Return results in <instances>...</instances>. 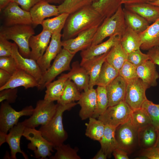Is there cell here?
I'll use <instances>...</instances> for the list:
<instances>
[{"label":"cell","instance_id":"cell-1","mask_svg":"<svg viewBox=\"0 0 159 159\" xmlns=\"http://www.w3.org/2000/svg\"><path fill=\"white\" fill-rule=\"evenodd\" d=\"M105 18L92 4L69 14L63 28L62 40L74 38L84 31L99 26Z\"/></svg>","mask_w":159,"mask_h":159},{"label":"cell","instance_id":"cell-2","mask_svg":"<svg viewBox=\"0 0 159 159\" xmlns=\"http://www.w3.org/2000/svg\"><path fill=\"white\" fill-rule=\"evenodd\" d=\"M57 104V110L53 118L47 124L41 125L39 129L44 137L52 144L54 148L63 143L68 137L63 127V113L77 104L74 102L64 105Z\"/></svg>","mask_w":159,"mask_h":159},{"label":"cell","instance_id":"cell-3","mask_svg":"<svg viewBox=\"0 0 159 159\" xmlns=\"http://www.w3.org/2000/svg\"><path fill=\"white\" fill-rule=\"evenodd\" d=\"M34 34V30L31 25L17 24L10 26L2 25L0 28V36L14 41L17 45L21 54L25 58L30 57L31 49L29 41Z\"/></svg>","mask_w":159,"mask_h":159},{"label":"cell","instance_id":"cell-4","mask_svg":"<svg viewBox=\"0 0 159 159\" xmlns=\"http://www.w3.org/2000/svg\"><path fill=\"white\" fill-rule=\"evenodd\" d=\"M126 27L123 9L121 5L112 15L105 18L99 26L91 45L100 44L108 37L115 35L121 37Z\"/></svg>","mask_w":159,"mask_h":159},{"label":"cell","instance_id":"cell-5","mask_svg":"<svg viewBox=\"0 0 159 159\" xmlns=\"http://www.w3.org/2000/svg\"><path fill=\"white\" fill-rule=\"evenodd\" d=\"M75 54H72L63 48L57 55L49 67L42 74L39 82V90H42L46 86L62 72L70 70V64Z\"/></svg>","mask_w":159,"mask_h":159},{"label":"cell","instance_id":"cell-6","mask_svg":"<svg viewBox=\"0 0 159 159\" xmlns=\"http://www.w3.org/2000/svg\"><path fill=\"white\" fill-rule=\"evenodd\" d=\"M57 104L44 99L39 100L36 103L32 115L22 122L26 127L35 128L45 125L53 118L57 110Z\"/></svg>","mask_w":159,"mask_h":159},{"label":"cell","instance_id":"cell-7","mask_svg":"<svg viewBox=\"0 0 159 159\" xmlns=\"http://www.w3.org/2000/svg\"><path fill=\"white\" fill-rule=\"evenodd\" d=\"M23 136L30 141L27 145V148L33 151L35 158L44 159L52 156L54 147L44 137L39 130L26 127Z\"/></svg>","mask_w":159,"mask_h":159},{"label":"cell","instance_id":"cell-8","mask_svg":"<svg viewBox=\"0 0 159 159\" xmlns=\"http://www.w3.org/2000/svg\"><path fill=\"white\" fill-rule=\"evenodd\" d=\"M138 129L134 126L130 119L115 129V136L118 148L128 154L133 152L138 146Z\"/></svg>","mask_w":159,"mask_h":159},{"label":"cell","instance_id":"cell-9","mask_svg":"<svg viewBox=\"0 0 159 159\" xmlns=\"http://www.w3.org/2000/svg\"><path fill=\"white\" fill-rule=\"evenodd\" d=\"M132 111L129 106L124 101L115 105L109 107L98 119L105 125L116 128L130 119Z\"/></svg>","mask_w":159,"mask_h":159},{"label":"cell","instance_id":"cell-10","mask_svg":"<svg viewBox=\"0 0 159 159\" xmlns=\"http://www.w3.org/2000/svg\"><path fill=\"white\" fill-rule=\"evenodd\" d=\"M34 110L33 107L30 105L18 111L14 109L6 101L1 102L0 109V131L7 134L8 131L17 124L20 117L24 116H30Z\"/></svg>","mask_w":159,"mask_h":159},{"label":"cell","instance_id":"cell-11","mask_svg":"<svg viewBox=\"0 0 159 159\" xmlns=\"http://www.w3.org/2000/svg\"><path fill=\"white\" fill-rule=\"evenodd\" d=\"M19 6L15 2H11L0 11L1 18L3 23L2 25L5 26L17 24L32 25L29 11L24 10Z\"/></svg>","mask_w":159,"mask_h":159},{"label":"cell","instance_id":"cell-12","mask_svg":"<svg viewBox=\"0 0 159 159\" xmlns=\"http://www.w3.org/2000/svg\"><path fill=\"white\" fill-rule=\"evenodd\" d=\"M150 87L139 78L127 82L125 102L133 110L140 108L147 99L146 91Z\"/></svg>","mask_w":159,"mask_h":159},{"label":"cell","instance_id":"cell-13","mask_svg":"<svg viewBox=\"0 0 159 159\" xmlns=\"http://www.w3.org/2000/svg\"><path fill=\"white\" fill-rule=\"evenodd\" d=\"M98 27H93L84 31L74 38L62 40L63 48L74 54L79 51L85 49L92 45Z\"/></svg>","mask_w":159,"mask_h":159},{"label":"cell","instance_id":"cell-14","mask_svg":"<svg viewBox=\"0 0 159 159\" xmlns=\"http://www.w3.org/2000/svg\"><path fill=\"white\" fill-rule=\"evenodd\" d=\"M61 32L52 35L49 45L43 55L37 61L42 74L50 66L52 61L54 59L62 49Z\"/></svg>","mask_w":159,"mask_h":159},{"label":"cell","instance_id":"cell-15","mask_svg":"<svg viewBox=\"0 0 159 159\" xmlns=\"http://www.w3.org/2000/svg\"><path fill=\"white\" fill-rule=\"evenodd\" d=\"M32 25L36 26L41 24L44 19L60 14L57 6L42 0L37 3L29 11Z\"/></svg>","mask_w":159,"mask_h":159},{"label":"cell","instance_id":"cell-16","mask_svg":"<svg viewBox=\"0 0 159 159\" xmlns=\"http://www.w3.org/2000/svg\"><path fill=\"white\" fill-rule=\"evenodd\" d=\"M127 82L119 75L106 87L108 107L125 101Z\"/></svg>","mask_w":159,"mask_h":159},{"label":"cell","instance_id":"cell-17","mask_svg":"<svg viewBox=\"0 0 159 159\" xmlns=\"http://www.w3.org/2000/svg\"><path fill=\"white\" fill-rule=\"evenodd\" d=\"M12 56L15 59L19 69L29 74L39 82L42 78V72L37 61L22 56L19 52L17 45L14 42L12 47Z\"/></svg>","mask_w":159,"mask_h":159},{"label":"cell","instance_id":"cell-18","mask_svg":"<svg viewBox=\"0 0 159 159\" xmlns=\"http://www.w3.org/2000/svg\"><path fill=\"white\" fill-rule=\"evenodd\" d=\"M52 34L49 31L43 29L38 34L32 36L29 41L31 49L29 58L36 61L44 54L49 44Z\"/></svg>","mask_w":159,"mask_h":159},{"label":"cell","instance_id":"cell-19","mask_svg":"<svg viewBox=\"0 0 159 159\" xmlns=\"http://www.w3.org/2000/svg\"><path fill=\"white\" fill-rule=\"evenodd\" d=\"M77 104L81 109L79 116L82 120L92 117L95 110L97 104V93L96 89L89 88L81 94Z\"/></svg>","mask_w":159,"mask_h":159},{"label":"cell","instance_id":"cell-20","mask_svg":"<svg viewBox=\"0 0 159 159\" xmlns=\"http://www.w3.org/2000/svg\"><path fill=\"white\" fill-rule=\"evenodd\" d=\"M39 85L38 81L26 71L19 69L12 75L9 82L0 87V91L8 88H16L23 87L25 89L36 87Z\"/></svg>","mask_w":159,"mask_h":159},{"label":"cell","instance_id":"cell-21","mask_svg":"<svg viewBox=\"0 0 159 159\" xmlns=\"http://www.w3.org/2000/svg\"><path fill=\"white\" fill-rule=\"evenodd\" d=\"M26 127L22 122H18L11 129L7 134L6 142L8 144L11 150V159H16V154L19 153L25 159L28 158V156L21 150L20 148V139Z\"/></svg>","mask_w":159,"mask_h":159},{"label":"cell","instance_id":"cell-22","mask_svg":"<svg viewBox=\"0 0 159 159\" xmlns=\"http://www.w3.org/2000/svg\"><path fill=\"white\" fill-rule=\"evenodd\" d=\"M121 37L115 35L106 41L95 45H91L81 51L82 60H86L97 57L108 52L115 45L120 42Z\"/></svg>","mask_w":159,"mask_h":159},{"label":"cell","instance_id":"cell-23","mask_svg":"<svg viewBox=\"0 0 159 159\" xmlns=\"http://www.w3.org/2000/svg\"><path fill=\"white\" fill-rule=\"evenodd\" d=\"M124 8L138 14L149 23H153L159 19V6L148 2L124 5Z\"/></svg>","mask_w":159,"mask_h":159},{"label":"cell","instance_id":"cell-24","mask_svg":"<svg viewBox=\"0 0 159 159\" xmlns=\"http://www.w3.org/2000/svg\"><path fill=\"white\" fill-rule=\"evenodd\" d=\"M108 52L102 55L86 60H81V66L86 70L90 77L89 88H93Z\"/></svg>","mask_w":159,"mask_h":159},{"label":"cell","instance_id":"cell-25","mask_svg":"<svg viewBox=\"0 0 159 159\" xmlns=\"http://www.w3.org/2000/svg\"><path fill=\"white\" fill-rule=\"evenodd\" d=\"M139 34L141 42V49L148 50L159 46V19Z\"/></svg>","mask_w":159,"mask_h":159},{"label":"cell","instance_id":"cell-26","mask_svg":"<svg viewBox=\"0 0 159 159\" xmlns=\"http://www.w3.org/2000/svg\"><path fill=\"white\" fill-rule=\"evenodd\" d=\"M69 76V72L63 74L57 80L48 84L46 86V90L44 99L52 102L58 100L64 91Z\"/></svg>","mask_w":159,"mask_h":159},{"label":"cell","instance_id":"cell-27","mask_svg":"<svg viewBox=\"0 0 159 159\" xmlns=\"http://www.w3.org/2000/svg\"><path fill=\"white\" fill-rule=\"evenodd\" d=\"M137 73L139 78L150 87L157 85V80L159 74L156 70L155 64L150 59L137 68Z\"/></svg>","mask_w":159,"mask_h":159},{"label":"cell","instance_id":"cell-28","mask_svg":"<svg viewBox=\"0 0 159 159\" xmlns=\"http://www.w3.org/2000/svg\"><path fill=\"white\" fill-rule=\"evenodd\" d=\"M69 72V79L72 81L80 90L84 91L89 89L90 77L85 69L78 61L73 62Z\"/></svg>","mask_w":159,"mask_h":159},{"label":"cell","instance_id":"cell-29","mask_svg":"<svg viewBox=\"0 0 159 159\" xmlns=\"http://www.w3.org/2000/svg\"><path fill=\"white\" fill-rule=\"evenodd\" d=\"M158 131L151 124L138 130V146L145 149L154 146L157 138Z\"/></svg>","mask_w":159,"mask_h":159},{"label":"cell","instance_id":"cell-30","mask_svg":"<svg viewBox=\"0 0 159 159\" xmlns=\"http://www.w3.org/2000/svg\"><path fill=\"white\" fill-rule=\"evenodd\" d=\"M120 44L128 54L140 49L141 42L139 34L127 27L121 37Z\"/></svg>","mask_w":159,"mask_h":159},{"label":"cell","instance_id":"cell-31","mask_svg":"<svg viewBox=\"0 0 159 159\" xmlns=\"http://www.w3.org/2000/svg\"><path fill=\"white\" fill-rule=\"evenodd\" d=\"M124 16L127 27L140 34L149 26V23L138 14L123 8Z\"/></svg>","mask_w":159,"mask_h":159},{"label":"cell","instance_id":"cell-32","mask_svg":"<svg viewBox=\"0 0 159 159\" xmlns=\"http://www.w3.org/2000/svg\"><path fill=\"white\" fill-rule=\"evenodd\" d=\"M116 128L105 125L103 135L99 141L101 148L104 153L110 158L114 150L118 148V145L115 136Z\"/></svg>","mask_w":159,"mask_h":159},{"label":"cell","instance_id":"cell-33","mask_svg":"<svg viewBox=\"0 0 159 159\" xmlns=\"http://www.w3.org/2000/svg\"><path fill=\"white\" fill-rule=\"evenodd\" d=\"M127 54L120 42L113 47L108 52L105 61L119 71L127 61Z\"/></svg>","mask_w":159,"mask_h":159},{"label":"cell","instance_id":"cell-34","mask_svg":"<svg viewBox=\"0 0 159 159\" xmlns=\"http://www.w3.org/2000/svg\"><path fill=\"white\" fill-rule=\"evenodd\" d=\"M119 75V71L105 61L96 81L95 85L106 87Z\"/></svg>","mask_w":159,"mask_h":159},{"label":"cell","instance_id":"cell-35","mask_svg":"<svg viewBox=\"0 0 159 159\" xmlns=\"http://www.w3.org/2000/svg\"><path fill=\"white\" fill-rule=\"evenodd\" d=\"M79 90L75 84L69 79L61 96L57 101V103L64 105L78 101L81 94Z\"/></svg>","mask_w":159,"mask_h":159},{"label":"cell","instance_id":"cell-36","mask_svg":"<svg viewBox=\"0 0 159 159\" xmlns=\"http://www.w3.org/2000/svg\"><path fill=\"white\" fill-rule=\"evenodd\" d=\"M120 0H99L92 5L105 18L114 14L121 5Z\"/></svg>","mask_w":159,"mask_h":159},{"label":"cell","instance_id":"cell-37","mask_svg":"<svg viewBox=\"0 0 159 159\" xmlns=\"http://www.w3.org/2000/svg\"><path fill=\"white\" fill-rule=\"evenodd\" d=\"M85 135L94 140L99 142L104 133L105 125L100 120L91 117L88 123H86Z\"/></svg>","mask_w":159,"mask_h":159},{"label":"cell","instance_id":"cell-38","mask_svg":"<svg viewBox=\"0 0 159 159\" xmlns=\"http://www.w3.org/2000/svg\"><path fill=\"white\" fill-rule=\"evenodd\" d=\"M69 15L67 13H62L54 18L44 19L41 24L43 29L48 30L52 34L61 32Z\"/></svg>","mask_w":159,"mask_h":159},{"label":"cell","instance_id":"cell-39","mask_svg":"<svg viewBox=\"0 0 159 159\" xmlns=\"http://www.w3.org/2000/svg\"><path fill=\"white\" fill-rule=\"evenodd\" d=\"M92 4L91 0H64L57 7L60 14H70Z\"/></svg>","mask_w":159,"mask_h":159},{"label":"cell","instance_id":"cell-40","mask_svg":"<svg viewBox=\"0 0 159 159\" xmlns=\"http://www.w3.org/2000/svg\"><path fill=\"white\" fill-rule=\"evenodd\" d=\"M96 90L97 104L95 110L92 117L98 118L108 107V100L106 87L97 86Z\"/></svg>","mask_w":159,"mask_h":159},{"label":"cell","instance_id":"cell-41","mask_svg":"<svg viewBox=\"0 0 159 159\" xmlns=\"http://www.w3.org/2000/svg\"><path fill=\"white\" fill-rule=\"evenodd\" d=\"M56 152L54 156L49 157L51 159H81L78 155V150L71 148L68 144H62L54 148Z\"/></svg>","mask_w":159,"mask_h":159},{"label":"cell","instance_id":"cell-42","mask_svg":"<svg viewBox=\"0 0 159 159\" xmlns=\"http://www.w3.org/2000/svg\"><path fill=\"white\" fill-rule=\"evenodd\" d=\"M130 120L133 125L138 129L151 124V120L148 113L141 107L133 110Z\"/></svg>","mask_w":159,"mask_h":159},{"label":"cell","instance_id":"cell-43","mask_svg":"<svg viewBox=\"0 0 159 159\" xmlns=\"http://www.w3.org/2000/svg\"><path fill=\"white\" fill-rule=\"evenodd\" d=\"M141 107L144 109L148 113L152 125L157 130H159V111L158 104L147 99L142 104Z\"/></svg>","mask_w":159,"mask_h":159},{"label":"cell","instance_id":"cell-44","mask_svg":"<svg viewBox=\"0 0 159 159\" xmlns=\"http://www.w3.org/2000/svg\"><path fill=\"white\" fill-rule=\"evenodd\" d=\"M137 67L127 61L119 70V75L127 82L139 78L137 73Z\"/></svg>","mask_w":159,"mask_h":159},{"label":"cell","instance_id":"cell-45","mask_svg":"<svg viewBox=\"0 0 159 159\" xmlns=\"http://www.w3.org/2000/svg\"><path fill=\"white\" fill-rule=\"evenodd\" d=\"M19 69L15 59L12 56L0 57V69L12 75Z\"/></svg>","mask_w":159,"mask_h":159},{"label":"cell","instance_id":"cell-46","mask_svg":"<svg viewBox=\"0 0 159 159\" xmlns=\"http://www.w3.org/2000/svg\"><path fill=\"white\" fill-rule=\"evenodd\" d=\"M149 59L148 54L142 52L140 49L128 54L127 61L137 67Z\"/></svg>","mask_w":159,"mask_h":159},{"label":"cell","instance_id":"cell-47","mask_svg":"<svg viewBox=\"0 0 159 159\" xmlns=\"http://www.w3.org/2000/svg\"><path fill=\"white\" fill-rule=\"evenodd\" d=\"M17 88H8L0 91V102L4 101L10 103L15 102L17 97Z\"/></svg>","mask_w":159,"mask_h":159},{"label":"cell","instance_id":"cell-48","mask_svg":"<svg viewBox=\"0 0 159 159\" xmlns=\"http://www.w3.org/2000/svg\"><path fill=\"white\" fill-rule=\"evenodd\" d=\"M13 44L0 36V57L11 56Z\"/></svg>","mask_w":159,"mask_h":159},{"label":"cell","instance_id":"cell-49","mask_svg":"<svg viewBox=\"0 0 159 159\" xmlns=\"http://www.w3.org/2000/svg\"><path fill=\"white\" fill-rule=\"evenodd\" d=\"M140 155L148 159H159V148L153 146L142 149Z\"/></svg>","mask_w":159,"mask_h":159},{"label":"cell","instance_id":"cell-50","mask_svg":"<svg viewBox=\"0 0 159 159\" xmlns=\"http://www.w3.org/2000/svg\"><path fill=\"white\" fill-rule=\"evenodd\" d=\"M42 0H15L14 2L20 6L24 10L29 11L31 9Z\"/></svg>","mask_w":159,"mask_h":159},{"label":"cell","instance_id":"cell-51","mask_svg":"<svg viewBox=\"0 0 159 159\" xmlns=\"http://www.w3.org/2000/svg\"><path fill=\"white\" fill-rule=\"evenodd\" d=\"M147 54L149 56L150 59L155 64L159 66V46L149 49Z\"/></svg>","mask_w":159,"mask_h":159},{"label":"cell","instance_id":"cell-52","mask_svg":"<svg viewBox=\"0 0 159 159\" xmlns=\"http://www.w3.org/2000/svg\"><path fill=\"white\" fill-rule=\"evenodd\" d=\"M11 75L6 71L0 69V87L4 86L9 82Z\"/></svg>","mask_w":159,"mask_h":159},{"label":"cell","instance_id":"cell-53","mask_svg":"<svg viewBox=\"0 0 159 159\" xmlns=\"http://www.w3.org/2000/svg\"><path fill=\"white\" fill-rule=\"evenodd\" d=\"M112 154L115 159H129L128 153L119 148H116L113 151Z\"/></svg>","mask_w":159,"mask_h":159},{"label":"cell","instance_id":"cell-54","mask_svg":"<svg viewBox=\"0 0 159 159\" xmlns=\"http://www.w3.org/2000/svg\"><path fill=\"white\" fill-rule=\"evenodd\" d=\"M153 0H120L121 4L129 5L147 3L152 1Z\"/></svg>","mask_w":159,"mask_h":159},{"label":"cell","instance_id":"cell-55","mask_svg":"<svg viewBox=\"0 0 159 159\" xmlns=\"http://www.w3.org/2000/svg\"><path fill=\"white\" fill-rule=\"evenodd\" d=\"M107 155L100 148L96 155L92 158V159H106Z\"/></svg>","mask_w":159,"mask_h":159},{"label":"cell","instance_id":"cell-56","mask_svg":"<svg viewBox=\"0 0 159 159\" xmlns=\"http://www.w3.org/2000/svg\"><path fill=\"white\" fill-rule=\"evenodd\" d=\"M15 0H0V11L5 8L10 3L14 2Z\"/></svg>","mask_w":159,"mask_h":159},{"label":"cell","instance_id":"cell-57","mask_svg":"<svg viewBox=\"0 0 159 159\" xmlns=\"http://www.w3.org/2000/svg\"><path fill=\"white\" fill-rule=\"evenodd\" d=\"M7 134L0 131V146L6 142Z\"/></svg>","mask_w":159,"mask_h":159},{"label":"cell","instance_id":"cell-58","mask_svg":"<svg viewBox=\"0 0 159 159\" xmlns=\"http://www.w3.org/2000/svg\"><path fill=\"white\" fill-rule=\"evenodd\" d=\"M49 3L58 4H60L62 3L64 0H43Z\"/></svg>","mask_w":159,"mask_h":159},{"label":"cell","instance_id":"cell-59","mask_svg":"<svg viewBox=\"0 0 159 159\" xmlns=\"http://www.w3.org/2000/svg\"><path fill=\"white\" fill-rule=\"evenodd\" d=\"M154 146L159 148V130L158 131L157 140Z\"/></svg>","mask_w":159,"mask_h":159},{"label":"cell","instance_id":"cell-60","mask_svg":"<svg viewBox=\"0 0 159 159\" xmlns=\"http://www.w3.org/2000/svg\"><path fill=\"white\" fill-rule=\"evenodd\" d=\"M148 3L153 5L159 6V0H156L153 1L148 2Z\"/></svg>","mask_w":159,"mask_h":159},{"label":"cell","instance_id":"cell-61","mask_svg":"<svg viewBox=\"0 0 159 159\" xmlns=\"http://www.w3.org/2000/svg\"><path fill=\"white\" fill-rule=\"evenodd\" d=\"M92 2V3H93L95 2L98 1L99 0H91Z\"/></svg>","mask_w":159,"mask_h":159},{"label":"cell","instance_id":"cell-62","mask_svg":"<svg viewBox=\"0 0 159 159\" xmlns=\"http://www.w3.org/2000/svg\"><path fill=\"white\" fill-rule=\"evenodd\" d=\"M158 110H159V104H158Z\"/></svg>","mask_w":159,"mask_h":159},{"label":"cell","instance_id":"cell-63","mask_svg":"<svg viewBox=\"0 0 159 159\" xmlns=\"http://www.w3.org/2000/svg\"><path fill=\"white\" fill-rule=\"evenodd\" d=\"M155 0H153L152 1H155Z\"/></svg>","mask_w":159,"mask_h":159}]
</instances>
